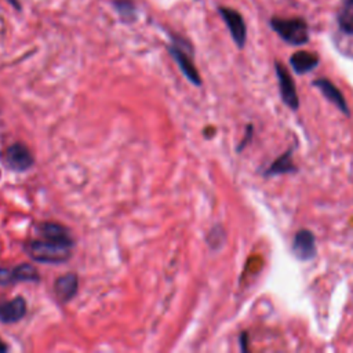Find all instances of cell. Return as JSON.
<instances>
[{
  "label": "cell",
  "instance_id": "cell-1",
  "mask_svg": "<svg viewBox=\"0 0 353 353\" xmlns=\"http://www.w3.org/2000/svg\"><path fill=\"white\" fill-rule=\"evenodd\" d=\"M27 252L35 261L45 264H61L72 257V247L50 241L31 242L27 245Z\"/></svg>",
  "mask_w": 353,
  "mask_h": 353
},
{
  "label": "cell",
  "instance_id": "cell-2",
  "mask_svg": "<svg viewBox=\"0 0 353 353\" xmlns=\"http://www.w3.org/2000/svg\"><path fill=\"white\" fill-rule=\"evenodd\" d=\"M272 29L289 45L302 46L309 40L308 24L302 19H279L275 17L271 21Z\"/></svg>",
  "mask_w": 353,
  "mask_h": 353
},
{
  "label": "cell",
  "instance_id": "cell-3",
  "mask_svg": "<svg viewBox=\"0 0 353 353\" xmlns=\"http://www.w3.org/2000/svg\"><path fill=\"white\" fill-rule=\"evenodd\" d=\"M275 71H276L279 90H280L283 102L293 110H298L300 109V98H298L294 79L291 77L290 72L282 62H275Z\"/></svg>",
  "mask_w": 353,
  "mask_h": 353
},
{
  "label": "cell",
  "instance_id": "cell-4",
  "mask_svg": "<svg viewBox=\"0 0 353 353\" xmlns=\"http://www.w3.org/2000/svg\"><path fill=\"white\" fill-rule=\"evenodd\" d=\"M219 14L222 17V20L225 21L233 42L236 43V46L239 49H243L246 45V39H247V28H246V23L242 17L241 13H238L236 10L233 9H228V8H221L219 9Z\"/></svg>",
  "mask_w": 353,
  "mask_h": 353
},
{
  "label": "cell",
  "instance_id": "cell-5",
  "mask_svg": "<svg viewBox=\"0 0 353 353\" xmlns=\"http://www.w3.org/2000/svg\"><path fill=\"white\" fill-rule=\"evenodd\" d=\"M293 253L300 261H311L316 257V238L308 229H301L294 234Z\"/></svg>",
  "mask_w": 353,
  "mask_h": 353
},
{
  "label": "cell",
  "instance_id": "cell-6",
  "mask_svg": "<svg viewBox=\"0 0 353 353\" xmlns=\"http://www.w3.org/2000/svg\"><path fill=\"white\" fill-rule=\"evenodd\" d=\"M5 160L8 166L17 171H25L32 167L35 159L32 152L24 144H14L8 148L5 154Z\"/></svg>",
  "mask_w": 353,
  "mask_h": 353
},
{
  "label": "cell",
  "instance_id": "cell-7",
  "mask_svg": "<svg viewBox=\"0 0 353 353\" xmlns=\"http://www.w3.org/2000/svg\"><path fill=\"white\" fill-rule=\"evenodd\" d=\"M313 86H316L321 94L330 101L332 102L343 114L349 116L350 112H349V106H348V102L343 97V94L339 91V88L328 79L326 77H321V79H317L313 82Z\"/></svg>",
  "mask_w": 353,
  "mask_h": 353
},
{
  "label": "cell",
  "instance_id": "cell-8",
  "mask_svg": "<svg viewBox=\"0 0 353 353\" xmlns=\"http://www.w3.org/2000/svg\"><path fill=\"white\" fill-rule=\"evenodd\" d=\"M170 54L171 57L175 60V62L178 64L180 69L182 71V73L185 75V77L195 86H200L202 84V79L200 75L196 69V66L193 65L191 57L186 54V51L178 46H171L170 49Z\"/></svg>",
  "mask_w": 353,
  "mask_h": 353
},
{
  "label": "cell",
  "instance_id": "cell-9",
  "mask_svg": "<svg viewBox=\"0 0 353 353\" xmlns=\"http://www.w3.org/2000/svg\"><path fill=\"white\" fill-rule=\"evenodd\" d=\"M39 230L42 233V236L45 238V241H50L54 243L73 247V239L71 236V233L62 225L53 223V222H45L39 226Z\"/></svg>",
  "mask_w": 353,
  "mask_h": 353
},
{
  "label": "cell",
  "instance_id": "cell-10",
  "mask_svg": "<svg viewBox=\"0 0 353 353\" xmlns=\"http://www.w3.org/2000/svg\"><path fill=\"white\" fill-rule=\"evenodd\" d=\"M27 315V302L23 297H17L0 305V321L16 323Z\"/></svg>",
  "mask_w": 353,
  "mask_h": 353
},
{
  "label": "cell",
  "instance_id": "cell-11",
  "mask_svg": "<svg viewBox=\"0 0 353 353\" xmlns=\"http://www.w3.org/2000/svg\"><path fill=\"white\" fill-rule=\"evenodd\" d=\"M79 280L75 273H66L57 279L54 284V291L61 302H69L77 293Z\"/></svg>",
  "mask_w": 353,
  "mask_h": 353
},
{
  "label": "cell",
  "instance_id": "cell-12",
  "mask_svg": "<svg viewBox=\"0 0 353 353\" xmlns=\"http://www.w3.org/2000/svg\"><path fill=\"white\" fill-rule=\"evenodd\" d=\"M319 62H320L319 57L315 53H309V51H297L290 58L291 68L298 75H305L316 69Z\"/></svg>",
  "mask_w": 353,
  "mask_h": 353
},
{
  "label": "cell",
  "instance_id": "cell-13",
  "mask_svg": "<svg viewBox=\"0 0 353 353\" xmlns=\"http://www.w3.org/2000/svg\"><path fill=\"white\" fill-rule=\"evenodd\" d=\"M297 166L293 162V149L286 151L280 158H278L264 173L265 177H273L280 174L297 173Z\"/></svg>",
  "mask_w": 353,
  "mask_h": 353
},
{
  "label": "cell",
  "instance_id": "cell-14",
  "mask_svg": "<svg viewBox=\"0 0 353 353\" xmlns=\"http://www.w3.org/2000/svg\"><path fill=\"white\" fill-rule=\"evenodd\" d=\"M338 24L345 34L353 35V0H343L338 13Z\"/></svg>",
  "mask_w": 353,
  "mask_h": 353
},
{
  "label": "cell",
  "instance_id": "cell-15",
  "mask_svg": "<svg viewBox=\"0 0 353 353\" xmlns=\"http://www.w3.org/2000/svg\"><path fill=\"white\" fill-rule=\"evenodd\" d=\"M12 271H13L14 283L16 282H38L40 279L36 268L29 264H21Z\"/></svg>",
  "mask_w": 353,
  "mask_h": 353
},
{
  "label": "cell",
  "instance_id": "cell-16",
  "mask_svg": "<svg viewBox=\"0 0 353 353\" xmlns=\"http://www.w3.org/2000/svg\"><path fill=\"white\" fill-rule=\"evenodd\" d=\"M114 9L122 16V19L132 21L136 19V8L132 0H114Z\"/></svg>",
  "mask_w": 353,
  "mask_h": 353
},
{
  "label": "cell",
  "instance_id": "cell-17",
  "mask_svg": "<svg viewBox=\"0 0 353 353\" xmlns=\"http://www.w3.org/2000/svg\"><path fill=\"white\" fill-rule=\"evenodd\" d=\"M13 283H14L13 271L6 269V268H0V286H9Z\"/></svg>",
  "mask_w": 353,
  "mask_h": 353
},
{
  "label": "cell",
  "instance_id": "cell-18",
  "mask_svg": "<svg viewBox=\"0 0 353 353\" xmlns=\"http://www.w3.org/2000/svg\"><path fill=\"white\" fill-rule=\"evenodd\" d=\"M253 126L250 125V126H247V132H246V137H245V140L241 143V145H239V148H238V151L241 152L242 149H245L246 147H247V144L252 141V138H253Z\"/></svg>",
  "mask_w": 353,
  "mask_h": 353
},
{
  "label": "cell",
  "instance_id": "cell-19",
  "mask_svg": "<svg viewBox=\"0 0 353 353\" xmlns=\"http://www.w3.org/2000/svg\"><path fill=\"white\" fill-rule=\"evenodd\" d=\"M247 338H249L247 332H243V334L241 335V346H242V350H243V352H247V350H249V348H247Z\"/></svg>",
  "mask_w": 353,
  "mask_h": 353
},
{
  "label": "cell",
  "instance_id": "cell-20",
  "mask_svg": "<svg viewBox=\"0 0 353 353\" xmlns=\"http://www.w3.org/2000/svg\"><path fill=\"white\" fill-rule=\"evenodd\" d=\"M6 350H8V345L2 339H0V352H6Z\"/></svg>",
  "mask_w": 353,
  "mask_h": 353
},
{
  "label": "cell",
  "instance_id": "cell-21",
  "mask_svg": "<svg viewBox=\"0 0 353 353\" xmlns=\"http://www.w3.org/2000/svg\"><path fill=\"white\" fill-rule=\"evenodd\" d=\"M9 2L14 6V8H17V9H20V3H19V0H9Z\"/></svg>",
  "mask_w": 353,
  "mask_h": 353
},
{
  "label": "cell",
  "instance_id": "cell-22",
  "mask_svg": "<svg viewBox=\"0 0 353 353\" xmlns=\"http://www.w3.org/2000/svg\"><path fill=\"white\" fill-rule=\"evenodd\" d=\"M0 305H2V301H0Z\"/></svg>",
  "mask_w": 353,
  "mask_h": 353
}]
</instances>
